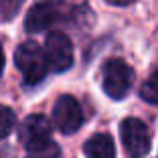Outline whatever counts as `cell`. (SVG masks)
I'll use <instances>...</instances> for the list:
<instances>
[{
	"mask_svg": "<svg viewBox=\"0 0 158 158\" xmlns=\"http://www.w3.org/2000/svg\"><path fill=\"white\" fill-rule=\"evenodd\" d=\"M134 81L132 67L122 59H110L103 65V91L112 99H122L128 95Z\"/></svg>",
	"mask_w": 158,
	"mask_h": 158,
	"instance_id": "obj_2",
	"label": "cell"
},
{
	"mask_svg": "<svg viewBox=\"0 0 158 158\" xmlns=\"http://www.w3.org/2000/svg\"><path fill=\"white\" fill-rule=\"evenodd\" d=\"M120 136H122L124 148L130 154V158H144L150 152V146H152L150 130L142 120L126 118L120 124Z\"/></svg>",
	"mask_w": 158,
	"mask_h": 158,
	"instance_id": "obj_3",
	"label": "cell"
},
{
	"mask_svg": "<svg viewBox=\"0 0 158 158\" xmlns=\"http://www.w3.org/2000/svg\"><path fill=\"white\" fill-rule=\"evenodd\" d=\"M27 152H28V158H61V148L53 140H47L39 146H33Z\"/></svg>",
	"mask_w": 158,
	"mask_h": 158,
	"instance_id": "obj_10",
	"label": "cell"
},
{
	"mask_svg": "<svg viewBox=\"0 0 158 158\" xmlns=\"http://www.w3.org/2000/svg\"><path fill=\"white\" fill-rule=\"evenodd\" d=\"M2 69H4V51L0 47V75H2Z\"/></svg>",
	"mask_w": 158,
	"mask_h": 158,
	"instance_id": "obj_14",
	"label": "cell"
},
{
	"mask_svg": "<svg viewBox=\"0 0 158 158\" xmlns=\"http://www.w3.org/2000/svg\"><path fill=\"white\" fill-rule=\"evenodd\" d=\"M87 158H116V144L110 134H95L83 144Z\"/></svg>",
	"mask_w": 158,
	"mask_h": 158,
	"instance_id": "obj_8",
	"label": "cell"
},
{
	"mask_svg": "<svg viewBox=\"0 0 158 158\" xmlns=\"http://www.w3.org/2000/svg\"><path fill=\"white\" fill-rule=\"evenodd\" d=\"M20 2L23 0H2L0 4H2V12H4V19H12V14L19 10Z\"/></svg>",
	"mask_w": 158,
	"mask_h": 158,
	"instance_id": "obj_12",
	"label": "cell"
},
{
	"mask_svg": "<svg viewBox=\"0 0 158 158\" xmlns=\"http://www.w3.org/2000/svg\"><path fill=\"white\" fill-rule=\"evenodd\" d=\"M140 98L144 102L152 103V106H158V67L150 73V77L146 79L142 87H140Z\"/></svg>",
	"mask_w": 158,
	"mask_h": 158,
	"instance_id": "obj_9",
	"label": "cell"
},
{
	"mask_svg": "<svg viewBox=\"0 0 158 158\" xmlns=\"http://www.w3.org/2000/svg\"><path fill=\"white\" fill-rule=\"evenodd\" d=\"M14 65L19 67V71L23 73L27 85L41 83L45 79L47 71H49L45 49L35 41H27L23 45H19V49L14 51Z\"/></svg>",
	"mask_w": 158,
	"mask_h": 158,
	"instance_id": "obj_1",
	"label": "cell"
},
{
	"mask_svg": "<svg viewBox=\"0 0 158 158\" xmlns=\"http://www.w3.org/2000/svg\"><path fill=\"white\" fill-rule=\"evenodd\" d=\"M107 4H112V6H128L132 4V2H136V0H106Z\"/></svg>",
	"mask_w": 158,
	"mask_h": 158,
	"instance_id": "obj_13",
	"label": "cell"
},
{
	"mask_svg": "<svg viewBox=\"0 0 158 158\" xmlns=\"http://www.w3.org/2000/svg\"><path fill=\"white\" fill-rule=\"evenodd\" d=\"M14 126H16V114L8 106H0V140L8 138Z\"/></svg>",
	"mask_w": 158,
	"mask_h": 158,
	"instance_id": "obj_11",
	"label": "cell"
},
{
	"mask_svg": "<svg viewBox=\"0 0 158 158\" xmlns=\"http://www.w3.org/2000/svg\"><path fill=\"white\" fill-rule=\"evenodd\" d=\"M57 19H59V6L51 0H43L28 10L24 19V28L28 33H43L47 28H51L57 23Z\"/></svg>",
	"mask_w": 158,
	"mask_h": 158,
	"instance_id": "obj_7",
	"label": "cell"
},
{
	"mask_svg": "<svg viewBox=\"0 0 158 158\" xmlns=\"http://www.w3.org/2000/svg\"><path fill=\"white\" fill-rule=\"evenodd\" d=\"M51 122L47 120L43 114H33V116L24 118V122L19 128V138L24 148H33L39 146L47 140H51Z\"/></svg>",
	"mask_w": 158,
	"mask_h": 158,
	"instance_id": "obj_6",
	"label": "cell"
},
{
	"mask_svg": "<svg viewBox=\"0 0 158 158\" xmlns=\"http://www.w3.org/2000/svg\"><path fill=\"white\" fill-rule=\"evenodd\" d=\"M53 122L61 134H73L83 124V110L73 95H61L53 107Z\"/></svg>",
	"mask_w": 158,
	"mask_h": 158,
	"instance_id": "obj_5",
	"label": "cell"
},
{
	"mask_svg": "<svg viewBox=\"0 0 158 158\" xmlns=\"http://www.w3.org/2000/svg\"><path fill=\"white\" fill-rule=\"evenodd\" d=\"M45 57L53 71L63 73L73 65V43L65 33H49L45 41Z\"/></svg>",
	"mask_w": 158,
	"mask_h": 158,
	"instance_id": "obj_4",
	"label": "cell"
}]
</instances>
